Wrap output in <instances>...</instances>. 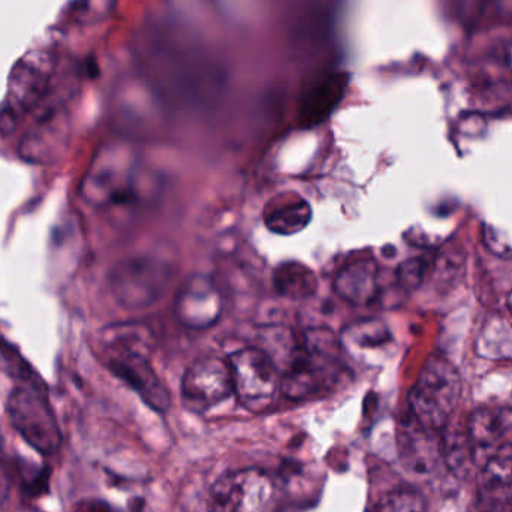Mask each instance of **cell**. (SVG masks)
I'll list each match as a JSON object with an SVG mask.
<instances>
[{
    "instance_id": "1",
    "label": "cell",
    "mask_w": 512,
    "mask_h": 512,
    "mask_svg": "<svg viewBox=\"0 0 512 512\" xmlns=\"http://www.w3.org/2000/svg\"><path fill=\"white\" fill-rule=\"evenodd\" d=\"M152 343L149 328L135 322L105 327L99 337L105 367L150 408L167 412L171 405L170 394L150 363Z\"/></svg>"
},
{
    "instance_id": "2",
    "label": "cell",
    "mask_w": 512,
    "mask_h": 512,
    "mask_svg": "<svg viewBox=\"0 0 512 512\" xmlns=\"http://www.w3.org/2000/svg\"><path fill=\"white\" fill-rule=\"evenodd\" d=\"M342 342L327 328L304 333L297 354L280 375V393L289 400H309L342 381Z\"/></svg>"
},
{
    "instance_id": "3",
    "label": "cell",
    "mask_w": 512,
    "mask_h": 512,
    "mask_svg": "<svg viewBox=\"0 0 512 512\" xmlns=\"http://www.w3.org/2000/svg\"><path fill=\"white\" fill-rule=\"evenodd\" d=\"M460 394L462 379L456 367L445 358H430L409 394L412 420L429 432H442L451 423Z\"/></svg>"
},
{
    "instance_id": "4",
    "label": "cell",
    "mask_w": 512,
    "mask_h": 512,
    "mask_svg": "<svg viewBox=\"0 0 512 512\" xmlns=\"http://www.w3.org/2000/svg\"><path fill=\"white\" fill-rule=\"evenodd\" d=\"M137 183L135 156L120 147H108L87 170L81 198L93 207L125 206L137 198Z\"/></svg>"
},
{
    "instance_id": "5",
    "label": "cell",
    "mask_w": 512,
    "mask_h": 512,
    "mask_svg": "<svg viewBox=\"0 0 512 512\" xmlns=\"http://www.w3.org/2000/svg\"><path fill=\"white\" fill-rule=\"evenodd\" d=\"M173 277L174 268L168 262L155 256H131L114 265L110 288L125 309H147L165 297Z\"/></svg>"
},
{
    "instance_id": "6",
    "label": "cell",
    "mask_w": 512,
    "mask_h": 512,
    "mask_svg": "<svg viewBox=\"0 0 512 512\" xmlns=\"http://www.w3.org/2000/svg\"><path fill=\"white\" fill-rule=\"evenodd\" d=\"M9 423L41 456H54L62 447V430L47 397L36 388L17 387L9 394Z\"/></svg>"
},
{
    "instance_id": "7",
    "label": "cell",
    "mask_w": 512,
    "mask_h": 512,
    "mask_svg": "<svg viewBox=\"0 0 512 512\" xmlns=\"http://www.w3.org/2000/svg\"><path fill=\"white\" fill-rule=\"evenodd\" d=\"M233 373L234 396L249 411L267 409L280 391V370L258 346L233 352L228 358Z\"/></svg>"
},
{
    "instance_id": "8",
    "label": "cell",
    "mask_w": 512,
    "mask_h": 512,
    "mask_svg": "<svg viewBox=\"0 0 512 512\" xmlns=\"http://www.w3.org/2000/svg\"><path fill=\"white\" fill-rule=\"evenodd\" d=\"M233 394V373L224 358L204 355L197 358L183 375V405L195 414L215 408Z\"/></svg>"
},
{
    "instance_id": "9",
    "label": "cell",
    "mask_w": 512,
    "mask_h": 512,
    "mask_svg": "<svg viewBox=\"0 0 512 512\" xmlns=\"http://www.w3.org/2000/svg\"><path fill=\"white\" fill-rule=\"evenodd\" d=\"M274 493L273 481L265 472L242 469L213 486L212 502L218 512H270Z\"/></svg>"
},
{
    "instance_id": "10",
    "label": "cell",
    "mask_w": 512,
    "mask_h": 512,
    "mask_svg": "<svg viewBox=\"0 0 512 512\" xmlns=\"http://www.w3.org/2000/svg\"><path fill=\"white\" fill-rule=\"evenodd\" d=\"M224 300L212 277L192 274L180 286L174 298V315L183 327L209 330L222 318Z\"/></svg>"
},
{
    "instance_id": "11",
    "label": "cell",
    "mask_w": 512,
    "mask_h": 512,
    "mask_svg": "<svg viewBox=\"0 0 512 512\" xmlns=\"http://www.w3.org/2000/svg\"><path fill=\"white\" fill-rule=\"evenodd\" d=\"M512 430V411L508 408H481L466 424L475 465L483 466L493 454L504 447L505 436Z\"/></svg>"
},
{
    "instance_id": "12",
    "label": "cell",
    "mask_w": 512,
    "mask_h": 512,
    "mask_svg": "<svg viewBox=\"0 0 512 512\" xmlns=\"http://www.w3.org/2000/svg\"><path fill=\"white\" fill-rule=\"evenodd\" d=\"M336 294L352 306H367L378 297V264L372 258L348 262L333 280Z\"/></svg>"
},
{
    "instance_id": "13",
    "label": "cell",
    "mask_w": 512,
    "mask_h": 512,
    "mask_svg": "<svg viewBox=\"0 0 512 512\" xmlns=\"http://www.w3.org/2000/svg\"><path fill=\"white\" fill-rule=\"evenodd\" d=\"M478 495H480V505L486 511H499L512 498L511 445H504L481 466Z\"/></svg>"
},
{
    "instance_id": "14",
    "label": "cell",
    "mask_w": 512,
    "mask_h": 512,
    "mask_svg": "<svg viewBox=\"0 0 512 512\" xmlns=\"http://www.w3.org/2000/svg\"><path fill=\"white\" fill-rule=\"evenodd\" d=\"M312 206L295 192H283L271 198L264 209V224L271 233L294 236L309 227Z\"/></svg>"
},
{
    "instance_id": "15",
    "label": "cell",
    "mask_w": 512,
    "mask_h": 512,
    "mask_svg": "<svg viewBox=\"0 0 512 512\" xmlns=\"http://www.w3.org/2000/svg\"><path fill=\"white\" fill-rule=\"evenodd\" d=\"M346 80L342 74H328L312 84L300 108V122L303 126H315L324 122L331 111L339 105L345 93Z\"/></svg>"
},
{
    "instance_id": "16",
    "label": "cell",
    "mask_w": 512,
    "mask_h": 512,
    "mask_svg": "<svg viewBox=\"0 0 512 512\" xmlns=\"http://www.w3.org/2000/svg\"><path fill=\"white\" fill-rule=\"evenodd\" d=\"M435 433L423 429L420 424H411L402 430V438H400V456L406 468L417 474H426L435 466L438 454H441V445L435 447L432 438Z\"/></svg>"
},
{
    "instance_id": "17",
    "label": "cell",
    "mask_w": 512,
    "mask_h": 512,
    "mask_svg": "<svg viewBox=\"0 0 512 512\" xmlns=\"http://www.w3.org/2000/svg\"><path fill=\"white\" fill-rule=\"evenodd\" d=\"M273 286L280 297L303 301L315 295L318 277L312 268L300 261H286L277 265L273 273Z\"/></svg>"
},
{
    "instance_id": "18",
    "label": "cell",
    "mask_w": 512,
    "mask_h": 512,
    "mask_svg": "<svg viewBox=\"0 0 512 512\" xmlns=\"http://www.w3.org/2000/svg\"><path fill=\"white\" fill-rule=\"evenodd\" d=\"M444 436L441 439V456L447 462L448 468L457 477H468L475 465L474 451L469 442L465 429H450L445 427Z\"/></svg>"
},
{
    "instance_id": "19",
    "label": "cell",
    "mask_w": 512,
    "mask_h": 512,
    "mask_svg": "<svg viewBox=\"0 0 512 512\" xmlns=\"http://www.w3.org/2000/svg\"><path fill=\"white\" fill-rule=\"evenodd\" d=\"M390 340V331L384 322L376 318L352 322L340 334L343 349H373Z\"/></svg>"
},
{
    "instance_id": "20",
    "label": "cell",
    "mask_w": 512,
    "mask_h": 512,
    "mask_svg": "<svg viewBox=\"0 0 512 512\" xmlns=\"http://www.w3.org/2000/svg\"><path fill=\"white\" fill-rule=\"evenodd\" d=\"M367 512H429L423 493L412 487H400L385 495Z\"/></svg>"
},
{
    "instance_id": "21",
    "label": "cell",
    "mask_w": 512,
    "mask_h": 512,
    "mask_svg": "<svg viewBox=\"0 0 512 512\" xmlns=\"http://www.w3.org/2000/svg\"><path fill=\"white\" fill-rule=\"evenodd\" d=\"M427 268H429V264L424 258L406 259L397 268V282L406 291H414L424 282Z\"/></svg>"
},
{
    "instance_id": "22",
    "label": "cell",
    "mask_w": 512,
    "mask_h": 512,
    "mask_svg": "<svg viewBox=\"0 0 512 512\" xmlns=\"http://www.w3.org/2000/svg\"><path fill=\"white\" fill-rule=\"evenodd\" d=\"M495 59L496 65L504 66L512 77V39L501 45Z\"/></svg>"
},
{
    "instance_id": "23",
    "label": "cell",
    "mask_w": 512,
    "mask_h": 512,
    "mask_svg": "<svg viewBox=\"0 0 512 512\" xmlns=\"http://www.w3.org/2000/svg\"><path fill=\"white\" fill-rule=\"evenodd\" d=\"M9 490H11V480H9L8 471L5 466L0 463V505L8 498Z\"/></svg>"
},
{
    "instance_id": "24",
    "label": "cell",
    "mask_w": 512,
    "mask_h": 512,
    "mask_svg": "<svg viewBox=\"0 0 512 512\" xmlns=\"http://www.w3.org/2000/svg\"><path fill=\"white\" fill-rule=\"evenodd\" d=\"M75 512H113L104 502H84Z\"/></svg>"
},
{
    "instance_id": "25",
    "label": "cell",
    "mask_w": 512,
    "mask_h": 512,
    "mask_svg": "<svg viewBox=\"0 0 512 512\" xmlns=\"http://www.w3.org/2000/svg\"><path fill=\"white\" fill-rule=\"evenodd\" d=\"M508 309H510L512 315V291L510 292V295H508Z\"/></svg>"
}]
</instances>
